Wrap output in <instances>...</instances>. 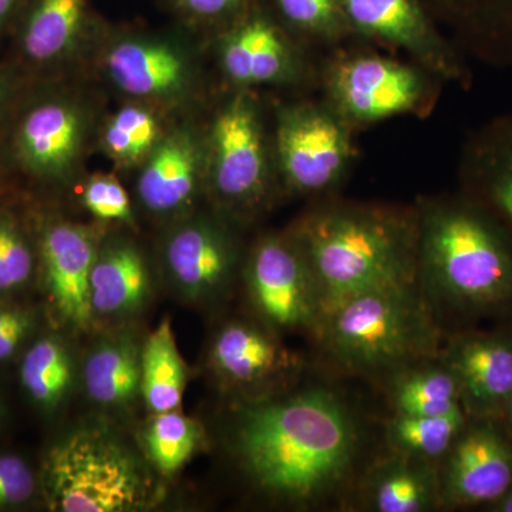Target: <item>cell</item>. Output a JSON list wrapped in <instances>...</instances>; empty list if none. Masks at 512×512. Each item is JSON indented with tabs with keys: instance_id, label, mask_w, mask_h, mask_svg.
I'll list each match as a JSON object with an SVG mask.
<instances>
[{
	"instance_id": "obj_9",
	"label": "cell",
	"mask_w": 512,
	"mask_h": 512,
	"mask_svg": "<svg viewBox=\"0 0 512 512\" xmlns=\"http://www.w3.org/2000/svg\"><path fill=\"white\" fill-rule=\"evenodd\" d=\"M111 83L133 99L175 103L190 94L195 83L191 60L180 47L146 36H121L104 56Z\"/></svg>"
},
{
	"instance_id": "obj_21",
	"label": "cell",
	"mask_w": 512,
	"mask_h": 512,
	"mask_svg": "<svg viewBox=\"0 0 512 512\" xmlns=\"http://www.w3.org/2000/svg\"><path fill=\"white\" fill-rule=\"evenodd\" d=\"M187 367L168 319L163 320L141 353V393L151 412L177 410L183 403Z\"/></svg>"
},
{
	"instance_id": "obj_2",
	"label": "cell",
	"mask_w": 512,
	"mask_h": 512,
	"mask_svg": "<svg viewBox=\"0 0 512 512\" xmlns=\"http://www.w3.org/2000/svg\"><path fill=\"white\" fill-rule=\"evenodd\" d=\"M299 245L311 269L322 316L359 293L412 284V235L404 225L376 212H322L305 225Z\"/></svg>"
},
{
	"instance_id": "obj_1",
	"label": "cell",
	"mask_w": 512,
	"mask_h": 512,
	"mask_svg": "<svg viewBox=\"0 0 512 512\" xmlns=\"http://www.w3.org/2000/svg\"><path fill=\"white\" fill-rule=\"evenodd\" d=\"M242 460L271 493L308 501L328 493L355 457V424L326 390L252 410L239 430Z\"/></svg>"
},
{
	"instance_id": "obj_24",
	"label": "cell",
	"mask_w": 512,
	"mask_h": 512,
	"mask_svg": "<svg viewBox=\"0 0 512 512\" xmlns=\"http://www.w3.org/2000/svg\"><path fill=\"white\" fill-rule=\"evenodd\" d=\"M473 163L485 202L512 229V121L481 140Z\"/></svg>"
},
{
	"instance_id": "obj_20",
	"label": "cell",
	"mask_w": 512,
	"mask_h": 512,
	"mask_svg": "<svg viewBox=\"0 0 512 512\" xmlns=\"http://www.w3.org/2000/svg\"><path fill=\"white\" fill-rule=\"evenodd\" d=\"M150 275L143 255L126 242L97 252L90 275L94 315L117 316L136 311L147 301Z\"/></svg>"
},
{
	"instance_id": "obj_38",
	"label": "cell",
	"mask_w": 512,
	"mask_h": 512,
	"mask_svg": "<svg viewBox=\"0 0 512 512\" xmlns=\"http://www.w3.org/2000/svg\"><path fill=\"white\" fill-rule=\"evenodd\" d=\"M28 0H0V30L19 18Z\"/></svg>"
},
{
	"instance_id": "obj_23",
	"label": "cell",
	"mask_w": 512,
	"mask_h": 512,
	"mask_svg": "<svg viewBox=\"0 0 512 512\" xmlns=\"http://www.w3.org/2000/svg\"><path fill=\"white\" fill-rule=\"evenodd\" d=\"M282 357L281 349L268 336L241 323L222 329L212 348L217 370L237 383L265 379L281 365Z\"/></svg>"
},
{
	"instance_id": "obj_37",
	"label": "cell",
	"mask_w": 512,
	"mask_h": 512,
	"mask_svg": "<svg viewBox=\"0 0 512 512\" xmlns=\"http://www.w3.org/2000/svg\"><path fill=\"white\" fill-rule=\"evenodd\" d=\"M26 313L5 309L0 311V360L8 359L18 349L29 329Z\"/></svg>"
},
{
	"instance_id": "obj_19",
	"label": "cell",
	"mask_w": 512,
	"mask_h": 512,
	"mask_svg": "<svg viewBox=\"0 0 512 512\" xmlns=\"http://www.w3.org/2000/svg\"><path fill=\"white\" fill-rule=\"evenodd\" d=\"M20 16L23 53L42 66L69 59L93 26L89 0H28Z\"/></svg>"
},
{
	"instance_id": "obj_5",
	"label": "cell",
	"mask_w": 512,
	"mask_h": 512,
	"mask_svg": "<svg viewBox=\"0 0 512 512\" xmlns=\"http://www.w3.org/2000/svg\"><path fill=\"white\" fill-rule=\"evenodd\" d=\"M50 504L63 512H123L147 495V480L134 457L99 431H79L47 458Z\"/></svg>"
},
{
	"instance_id": "obj_15",
	"label": "cell",
	"mask_w": 512,
	"mask_h": 512,
	"mask_svg": "<svg viewBox=\"0 0 512 512\" xmlns=\"http://www.w3.org/2000/svg\"><path fill=\"white\" fill-rule=\"evenodd\" d=\"M96 255L92 234L79 225L59 222L43 235V265L50 295L60 316L76 329H87L93 322L90 275Z\"/></svg>"
},
{
	"instance_id": "obj_16",
	"label": "cell",
	"mask_w": 512,
	"mask_h": 512,
	"mask_svg": "<svg viewBox=\"0 0 512 512\" xmlns=\"http://www.w3.org/2000/svg\"><path fill=\"white\" fill-rule=\"evenodd\" d=\"M450 370L460 384L467 413L478 420L504 416L512 392V338L470 336L451 350Z\"/></svg>"
},
{
	"instance_id": "obj_12",
	"label": "cell",
	"mask_w": 512,
	"mask_h": 512,
	"mask_svg": "<svg viewBox=\"0 0 512 512\" xmlns=\"http://www.w3.org/2000/svg\"><path fill=\"white\" fill-rule=\"evenodd\" d=\"M248 279L259 311L281 328L305 325L318 312L315 282L301 247L264 239L251 256Z\"/></svg>"
},
{
	"instance_id": "obj_25",
	"label": "cell",
	"mask_w": 512,
	"mask_h": 512,
	"mask_svg": "<svg viewBox=\"0 0 512 512\" xmlns=\"http://www.w3.org/2000/svg\"><path fill=\"white\" fill-rule=\"evenodd\" d=\"M160 121L147 107L126 106L104 127V151L123 167L143 164L163 138Z\"/></svg>"
},
{
	"instance_id": "obj_31",
	"label": "cell",
	"mask_w": 512,
	"mask_h": 512,
	"mask_svg": "<svg viewBox=\"0 0 512 512\" xmlns=\"http://www.w3.org/2000/svg\"><path fill=\"white\" fill-rule=\"evenodd\" d=\"M286 25L308 35L335 39L349 32L343 0H272Z\"/></svg>"
},
{
	"instance_id": "obj_41",
	"label": "cell",
	"mask_w": 512,
	"mask_h": 512,
	"mask_svg": "<svg viewBox=\"0 0 512 512\" xmlns=\"http://www.w3.org/2000/svg\"><path fill=\"white\" fill-rule=\"evenodd\" d=\"M505 423H507L508 431H510L512 437V392L510 399H508L507 407H505L504 412Z\"/></svg>"
},
{
	"instance_id": "obj_17",
	"label": "cell",
	"mask_w": 512,
	"mask_h": 512,
	"mask_svg": "<svg viewBox=\"0 0 512 512\" xmlns=\"http://www.w3.org/2000/svg\"><path fill=\"white\" fill-rule=\"evenodd\" d=\"M207 156L190 131L164 134L141 164L138 197L156 214L183 210L197 194Z\"/></svg>"
},
{
	"instance_id": "obj_39",
	"label": "cell",
	"mask_w": 512,
	"mask_h": 512,
	"mask_svg": "<svg viewBox=\"0 0 512 512\" xmlns=\"http://www.w3.org/2000/svg\"><path fill=\"white\" fill-rule=\"evenodd\" d=\"M494 505V511L512 512V487L510 488V491H508V493L505 494L503 498H500V500H498Z\"/></svg>"
},
{
	"instance_id": "obj_22",
	"label": "cell",
	"mask_w": 512,
	"mask_h": 512,
	"mask_svg": "<svg viewBox=\"0 0 512 512\" xmlns=\"http://www.w3.org/2000/svg\"><path fill=\"white\" fill-rule=\"evenodd\" d=\"M87 393L101 406H124L141 390V356L128 340L103 343L84 365Z\"/></svg>"
},
{
	"instance_id": "obj_36",
	"label": "cell",
	"mask_w": 512,
	"mask_h": 512,
	"mask_svg": "<svg viewBox=\"0 0 512 512\" xmlns=\"http://www.w3.org/2000/svg\"><path fill=\"white\" fill-rule=\"evenodd\" d=\"M35 491V477L22 458L0 456V508L26 503Z\"/></svg>"
},
{
	"instance_id": "obj_28",
	"label": "cell",
	"mask_w": 512,
	"mask_h": 512,
	"mask_svg": "<svg viewBox=\"0 0 512 512\" xmlns=\"http://www.w3.org/2000/svg\"><path fill=\"white\" fill-rule=\"evenodd\" d=\"M400 414L444 416L466 410L456 376L448 370H429L406 377L396 390Z\"/></svg>"
},
{
	"instance_id": "obj_32",
	"label": "cell",
	"mask_w": 512,
	"mask_h": 512,
	"mask_svg": "<svg viewBox=\"0 0 512 512\" xmlns=\"http://www.w3.org/2000/svg\"><path fill=\"white\" fill-rule=\"evenodd\" d=\"M471 28L490 32L493 39L512 40V0H434Z\"/></svg>"
},
{
	"instance_id": "obj_14",
	"label": "cell",
	"mask_w": 512,
	"mask_h": 512,
	"mask_svg": "<svg viewBox=\"0 0 512 512\" xmlns=\"http://www.w3.org/2000/svg\"><path fill=\"white\" fill-rule=\"evenodd\" d=\"M89 119L70 100H47L26 113L16 134V153L23 167L42 178L66 177L83 156Z\"/></svg>"
},
{
	"instance_id": "obj_4",
	"label": "cell",
	"mask_w": 512,
	"mask_h": 512,
	"mask_svg": "<svg viewBox=\"0 0 512 512\" xmlns=\"http://www.w3.org/2000/svg\"><path fill=\"white\" fill-rule=\"evenodd\" d=\"M323 318L329 349L340 362L357 369L409 359L426 348L433 335L412 284L359 293Z\"/></svg>"
},
{
	"instance_id": "obj_8",
	"label": "cell",
	"mask_w": 512,
	"mask_h": 512,
	"mask_svg": "<svg viewBox=\"0 0 512 512\" xmlns=\"http://www.w3.org/2000/svg\"><path fill=\"white\" fill-rule=\"evenodd\" d=\"M329 87L335 110L359 124L409 113L419 106L426 89L413 67L380 56L350 57L336 64Z\"/></svg>"
},
{
	"instance_id": "obj_26",
	"label": "cell",
	"mask_w": 512,
	"mask_h": 512,
	"mask_svg": "<svg viewBox=\"0 0 512 512\" xmlns=\"http://www.w3.org/2000/svg\"><path fill=\"white\" fill-rule=\"evenodd\" d=\"M467 427V410L444 416L400 414L390 424V439L397 447L421 457L447 453Z\"/></svg>"
},
{
	"instance_id": "obj_40",
	"label": "cell",
	"mask_w": 512,
	"mask_h": 512,
	"mask_svg": "<svg viewBox=\"0 0 512 512\" xmlns=\"http://www.w3.org/2000/svg\"><path fill=\"white\" fill-rule=\"evenodd\" d=\"M6 99H8V83H6L5 77L0 74V111L3 110Z\"/></svg>"
},
{
	"instance_id": "obj_11",
	"label": "cell",
	"mask_w": 512,
	"mask_h": 512,
	"mask_svg": "<svg viewBox=\"0 0 512 512\" xmlns=\"http://www.w3.org/2000/svg\"><path fill=\"white\" fill-rule=\"evenodd\" d=\"M222 72L239 89L291 82L299 59L274 19L251 5L229 23L220 40Z\"/></svg>"
},
{
	"instance_id": "obj_6",
	"label": "cell",
	"mask_w": 512,
	"mask_h": 512,
	"mask_svg": "<svg viewBox=\"0 0 512 512\" xmlns=\"http://www.w3.org/2000/svg\"><path fill=\"white\" fill-rule=\"evenodd\" d=\"M207 171L222 202L249 210L264 200L269 184V158L261 114L241 90L218 111L207 147Z\"/></svg>"
},
{
	"instance_id": "obj_18",
	"label": "cell",
	"mask_w": 512,
	"mask_h": 512,
	"mask_svg": "<svg viewBox=\"0 0 512 512\" xmlns=\"http://www.w3.org/2000/svg\"><path fill=\"white\" fill-rule=\"evenodd\" d=\"M165 264L178 288L192 299L205 298L227 282L235 254L227 235L205 221L175 229L164 248Z\"/></svg>"
},
{
	"instance_id": "obj_27",
	"label": "cell",
	"mask_w": 512,
	"mask_h": 512,
	"mask_svg": "<svg viewBox=\"0 0 512 512\" xmlns=\"http://www.w3.org/2000/svg\"><path fill=\"white\" fill-rule=\"evenodd\" d=\"M23 386L42 406H56L72 383V363L55 339H42L30 348L23 360Z\"/></svg>"
},
{
	"instance_id": "obj_35",
	"label": "cell",
	"mask_w": 512,
	"mask_h": 512,
	"mask_svg": "<svg viewBox=\"0 0 512 512\" xmlns=\"http://www.w3.org/2000/svg\"><path fill=\"white\" fill-rule=\"evenodd\" d=\"M180 18L200 25L229 22L251 6L252 0H167Z\"/></svg>"
},
{
	"instance_id": "obj_33",
	"label": "cell",
	"mask_w": 512,
	"mask_h": 512,
	"mask_svg": "<svg viewBox=\"0 0 512 512\" xmlns=\"http://www.w3.org/2000/svg\"><path fill=\"white\" fill-rule=\"evenodd\" d=\"M83 204L99 220L134 224L130 198L123 185L111 175L90 178L84 187Z\"/></svg>"
},
{
	"instance_id": "obj_29",
	"label": "cell",
	"mask_w": 512,
	"mask_h": 512,
	"mask_svg": "<svg viewBox=\"0 0 512 512\" xmlns=\"http://www.w3.org/2000/svg\"><path fill=\"white\" fill-rule=\"evenodd\" d=\"M201 437V427L183 413H158L147 429V453L158 470L170 476L190 460Z\"/></svg>"
},
{
	"instance_id": "obj_3",
	"label": "cell",
	"mask_w": 512,
	"mask_h": 512,
	"mask_svg": "<svg viewBox=\"0 0 512 512\" xmlns=\"http://www.w3.org/2000/svg\"><path fill=\"white\" fill-rule=\"evenodd\" d=\"M423 252L437 286L458 305L478 313L512 306V244L481 205H448L431 214Z\"/></svg>"
},
{
	"instance_id": "obj_7",
	"label": "cell",
	"mask_w": 512,
	"mask_h": 512,
	"mask_svg": "<svg viewBox=\"0 0 512 512\" xmlns=\"http://www.w3.org/2000/svg\"><path fill=\"white\" fill-rule=\"evenodd\" d=\"M275 140L282 177L303 194L333 187L352 158L348 121L336 110L313 104L279 111Z\"/></svg>"
},
{
	"instance_id": "obj_13",
	"label": "cell",
	"mask_w": 512,
	"mask_h": 512,
	"mask_svg": "<svg viewBox=\"0 0 512 512\" xmlns=\"http://www.w3.org/2000/svg\"><path fill=\"white\" fill-rule=\"evenodd\" d=\"M446 495L457 505L497 503L512 487V446L493 420L464 429L451 447Z\"/></svg>"
},
{
	"instance_id": "obj_34",
	"label": "cell",
	"mask_w": 512,
	"mask_h": 512,
	"mask_svg": "<svg viewBox=\"0 0 512 512\" xmlns=\"http://www.w3.org/2000/svg\"><path fill=\"white\" fill-rule=\"evenodd\" d=\"M32 268V252L25 238L9 218H0V292L25 284Z\"/></svg>"
},
{
	"instance_id": "obj_30",
	"label": "cell",
	"mask_w": 512,
	"mask_h": 512,
	"mask_svg": "<svg viewBox=\"0 0 512 512\" xmlns=\"http://www.w3.org/2000/svg\"><path fill=\"white\" fill-rule=\"evenodd\" d=\"M434 484L429 473L409 464H393L375 485V505L382 512H416L433 503Z\"/></svg>"
},
{
	"instance_id": "obj_10",
	"label": "cell",
	"mask_w": 512,
	"mask_h": 512,
	"mask_svg": "<svg viewBox=\"0 0 512 512\" xmlns=\"http://www.w3.org/2000/svg\"><path fill=\"white\" fill-rule=\"evenodd\" d=\"M350 30L412 53L444 79H461L456 53L441 39L420 0H343Z\"/></svg>"
}]
</instances>
